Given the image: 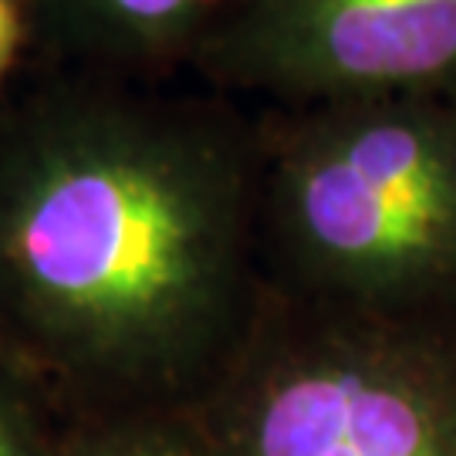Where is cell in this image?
Returning a JSON list of instances; mask_svg holds the SVG:
<instances>
[{
	"label": "cell",
	"instance_id": "1",
	"mask_svg": "<svg viewBox=\"0 0 456 456\" xmlns=\"http://www.w3.org/2000/svg\"><path fill=\"white\" fill-rule=\"evenodd\" d=\"M261 233V118L220 92L28 68L0 98V291L85 369L173 365Z\"/></svg>",
	"mask_w": 456,
	"mask_h": 456
},
{
	"label": "cell",
	"instance_id": "2",
	"mask_svg": "<svg viewBox=\"0 0 456 456\" xmlns=\"http://www.w3.org/2000/svg\"><path fill=\"white\" fill-rule=\"evenodd\" d=\"M261 233L362 301L456 281V92L261 115Z\"/></svg>",
	"mask_w": 456,
	"mask_h": 456
},
{
	"label": "cell",
	"instance_id": "3",
	"mask_svg": "<svg viewBox=\"0 0 456 456\" xmlns=\"http://www.w3.org/2000/svg\"><path fill=\"white\" fill-rule=\"evenodd\" d=\"M193 75L267 112L456 92V0H240Z\"/></svg>",
	"mask_w": 456,
	"mask_h": 456
},
{
	"label": "cell",
	"instance_id": "4",
	"mask_svg": "<svg viewBox=\"0 0 456 456\" xmlns=\"http://www.w3.org/2000/svg\"><path fill=\"white\" fill-rule=\"evenodd\" d=\"M244 456H456V369L379 331H331L264 362L240 399Z\"/></svg>",
	"mask_w": 456,
	"mask_h": 456
},
{
	"label": "cell",
	"instance_id": "5",
	"mask_svg": "<svg viewBox=\"0 0 456 456\" xmlns=\"http://www.w3.org/2000/svg\"><path fill=\"white\" fill-rule=\"evenodd\" d=\"M240 0H20L37 68L166 82L193 71Z\"/></svg>",
	"mask_w": 456,
	"mask_h": 456
},
{
	"label": "cell",
	"instance_id": "6",
	"mask_svg": "<svg viewBox=\"0 0 456 456\" xmlns=\"http://www.w3.org/2000/svg\"><path fill=\"white\" fill-rule=\"evenodd\" d=\"M20 54H28V28L20 0H0V98L11 88Z\"/></svg>",
	"mask_w": 456,
	"mask_h": 456
},
{
	"label": "cell",
	"instance_id": "7",
	"mask_svg": "<svg viewBox=\"0 0 456 456\" xmlns=\"http://www.w3.org/2000/svg\"><path fill=\"white\" fill-rule=\"evenodd\" d=\"M0 456H20V443H17L14 426L7 423V416H0Z\"/></svg>",
	"mask_w": 456,
	"mask_h": 456
},
{
	"label": "cell",
	"instance_id": "8",
	"mask_svg": "<svg viewBox=\"0 0 456 456\" xmlns=\"http://www.w3.org/2000/svg\"><path fill=\"white\" fill-rule=\"evenodd\" d=\"M118 456H152V453H118Z\"/></svg>",
	"mask_w": 456,
	"mask_h": 456
}]
</instances>
